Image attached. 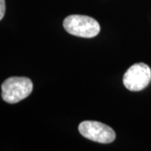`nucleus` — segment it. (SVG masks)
<instances>
[{"label":"nucleus","mask_w":151,"mask_h":151,"mask_svg":"<svg viewBox=\"0 0 151 151\" xmlns=\"http://www.w3.org/2000/svg\"><path fill=\"white\" fill-rule=\"evenodd\" d=\"M32 91V81L24 76H12L2 84V97L8 103L20 102L29 97Z\"/></svg>","instance_id":"1"},{"label":"nucleus","mask_w":151,"mask_h":151,"mask_svg":"<svg viewBox=\"0 0 151 151\" xmlns=\"http://www.w3.org/2000/svg\"><path fill=\"white\" fill-rule=\"evenodd\" d=\"M78 129L83 137L101 144L112 143L116 138L112 128L97 121H84L79 124Z\"/></svg>","instance_id":"4"},{"label":"nucleus","mask_w":151,"mask_h":151,"mask_svg":"<svg viewBox=\"0 0 151 151\" xmlns=\"http://www.w3.org/2000/svg\"><path fill=\"white\" fill-rule=\"evenodd\" d=\"M63 26L68 34L81 38H93L100 32V24L93 18L73 14L66 17Z\"/></svg>","instance_id":"2"},{"label":"nucleus","mask_w":151,"mask_h":151,"mask_svg":"<svg viewBox=\"0 0 151 151\" xmlns=\"http://www.w3.org/2000/svg\"><path fill=\"white\" fill-rule=\"evenodd\" d=\"M151 81V70L145 63H137L130 66L124 76V86L131 92L145 89Z\"/></svg>","instance_id":"3"},{"label":"nucleus","mask_w":151,"mask_h":151,"mask_svg":"<svg viewBox=\"0 0 151 151\" xmlns=\"http://www.w3.org/2000/svg\"><path fill=\"white\" fill-rule=\"evenodd\" d=\"M5 0H0V20L4 18L5 14Z\"/></svg>","instance_id":"5"}]
</instances>
